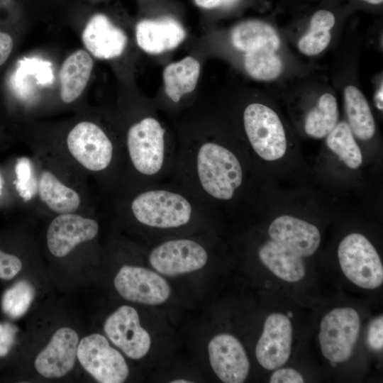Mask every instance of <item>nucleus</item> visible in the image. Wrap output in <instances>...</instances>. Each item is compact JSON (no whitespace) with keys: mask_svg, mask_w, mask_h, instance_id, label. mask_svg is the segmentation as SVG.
Listing matches in <instances>:
<instances>
[{"mask_svg":"<svg viewBox=\"0 0 383 383\" xmlns=\"http://www.w3.org/2000/svg\"><path fill=\"white\" fill-rule=\"evenodd\" d=\"M65 146L81 168L106 178L107 187L113 192L118 189L123 170L121 145L101 126L91 121L77 123L68 133Z\"/></svg>","mask_w":383,"mask_h":383,"instance_id":"nucleus-3","label":"nucleus"},{"mask_svg":"<svg viewBox=\"0 0 383 383\" xmlns=\"http://www.w3.org/2000/svg\"><path fill=\"white\" fill-rule=\"evenodd\" d=\"M104 330L108 338L128 357L138 360L149 351L151 339L141 327L137 311L132 306H120L105 321Z\"/></svg>","mask_w":383,"mask_h":383,"instance_id":"nucleus-10","label":"nucleus"},{"mask_svg":"<svg viewBox=\"0 0 383 383\" xmlns=\"http://www.w3.org/2000/svg\"><path fill=\"white\" fill-rule=\"evenodd\" d=\"M383 88H382V84L379 89L377 90L375 96H374V101L376 106L379 110L382 111L383 106H382V96H383Z\"/></svg>","mask_w":383,"mask_h":383,"instance_id":"nucleus-35","label":"nucleus"},{"mask_svg":"<svg viewBox=\"0 0 383 383\" xmlns=\"http://www.w3.org/2000/svg\"><path fill=\"white\" fill-rule=\"evenodd\" d=\"M367 342L371 348L380 350L383 347V318L382 316L373 320L368 328Z\"/></svg>","mask_w":383,"mask_h":383,"instance_id":"nucleus-31","label":"nucleus"},{"mask_svg":"<svg viewBox=\"0 0 383 383\" xmlns=\"http://www.w3.org/2000/svg\"><path fill=\"white\" fill-rule=\"evenodd\" d=\"M360 328V316L353 308H337L328 313L321 322L318 334L323 356L332 362L348 360L357 343Z\"/></svg>","mask_w":383,"mask_h":383,"instance_id":"nucleus-6","label":"nucleus"},{"mask_svg":"<svg viewBox=\"0 0 383 383\" xmlns=\"http://www.w3.org/2000/svg\"><path fill=\"white\" fill-rule=\"evenodd\" d=\"M17 328L9 323H0V357H5L12 348Z\"/></svg>","mask_w":383,"mask_h":383,"instance_id":"nucleus-30","label":"nucleus"},{"mask_svg":"<svg viewBox=\"0 0 383 383\" xmlns=\"http://www.w3.org/2000/svg\"><path fill=\"white\" fill-rule=\"evenodd\" d=\"M22 267L23 264L19 257L0 249V279L9 280L14 278Z\"/></svg>","mask_w":383,"mask_h":383,"instance_id":"nucleus-29","label":"nucleus"},{"mask_svg":"<svg viewBox=\"0 0 383 383\" xmlns=\"http://www.w3.org/2000/svg\"><path fill=\"white\" fill-rule=\"evenodd\" d=\"M338 116L335 97L331 93H324L306 116L305 132L314 138L326 137L338 123Z\"/></svg>","mask_w":383,"mask_h":383,"instance_id":"nucleus-25","label":"nucleus"},{"mask_svg":"<svg viewBox=\"0 0 383 383\" xmlns=\"http://www.w3.org/2000/svg\"><path fill=\"white\" fill-rule=\"evenodd\" d=\"M244 180L238 155L216 138L196 137L177 143L170 182L180 187L208 209L235 196Z\"/></svg>","mask_w":383,"mask_h":383,"instance_id":"nucleus-1","label":"nucleus"},{"mask_svg":"<svg viewBox=\"0 0 383 383\" xmlns=\"http://www.w3.org/2000/svg\"><path fill=\"white\" fill-rule=\"evenodd\" d=\"M78 344L79 335L74 330L69 327L59 328L36 356V371L49 379L65 376L74 365Z\"/></svg>","mask_w":383,"mask_h":383,"instance_id":"nucleus-14","label":"nucleus"},{"mask_svg":"<svg viewBox=\"0 0 383 383\" xmlns=\"http://www.w3.org/2000/svg\"><path fill=\"white\" fill-rule=\"evenodd\" d=\"M195 4L204 9H214L221 6H228L238 0H194Z\"/></svg>","mask_w":383,"mask_h":383,"instance_id":"nucleus-34","label":"nucleus"},{"mask_svg":"<svg viewBox=\"0 0 383 383\" xmlns=\"http://www.w3.org/2000/svg\"><path fill=\"white\" fill-rule=\"evenodd\" d=\"M292 341V327L289 318L279 313L269 315L255 348L256 358L264 368L272 370L288 360Z\"/></svg>","mask_w":383,"mask_h":383,"instance_id":"nucleus-12","label":"nucleus"},{"mask_svg":"<svg viewBox=\"0 0 383 383\" xmlns=\"http://www.w3.org/2000/svg\"><path fill=\"white\" fill-rule=\"evenodd\" d=\"M335 23L333 13L328 10L316 11L311 18L307 32L298 42V49L304 55L315 56L322 52L331 40V30Z\"/></svg>","mask_w":383,"mask_h":383,"instance_id":"nucleus-24","label":"nucleus"},{"mask_svg":"<svg viewBox=\"0 0 383 383\" xmlns=\"http://www.w3.org/2000/svg\"><path fill=\"white\" fill-rule=\"evenodd\" d=\"M113 283L119 294L133 302L157 305L165 302L170 295L167 281L156 272L142 267L123 266Z\"/></svg>","mask_w":383,"mask_h":383,"instance_id":"nucleus-9","label":"nucleus"},{"mask_svg":"<svg viewBox=\"0 0 383 383\" xmlns=\"http://www.w3.org/2000/svg\"><path fill=\"white\" fill-rule=\"evenodd\" d=\"M99 224L77 212L57 214L48 225L47 246L56 257H63L78 245L95 238Z\"/></svg>","mask_w":383,"mask_h":383,"instance_id":"nucleus-11","label":"nucleus"},{"mask_svg":"<svg viewBox=\"0 0 383 383\" xmlns=\"http://www.w3.org/2000/svg\"><path fill=\"white\" fill-rule=\"evenodd\" d=\"M190 381H187L185 379H176L174 381H172L171 383H190Z\"/></svg>","mask_w":383,"mask_h":383,"instance_id":"nucleus-37","label":"nucleus"},{"mask_svg":"<svg viewBox=\"0 0 383 383\" xmlns=\"http://www.w3.org/2000/svg\"><path fill=\"white\" fill-rule=\"evenodd\" d=\"M77 357L83 368L101 383H121L129 374L123 355L99 333L89 335L80 340Z\"/></svg>","mask_w":383,"mask_h":383,"instance_id":"nucleus-7","label":"nucleus"},{"mask_svg":"<svg viewBox=\"0 0 383 383\" xmlns=\"http://www.w3.org/2000/svg\"><path fill=\"white\" fill-rule=\"evenodd\" d=\"M244 68L252 79L257 81H272L282 74V60L276 52L258 50L244 53Z\"/></svg>","mask_w":383,"mask_h":383,"instance_id":"nucleus-27","label":"nucleus"},{"mask_svg":"<svg viewBox=\"0 0 383 383\" xmlns=\"http://www.w3.org/2000/svg\"><path fill=\"white\" fill-rule=\"evenodd\" d=\"M245 135L255 154L266 161L284 156L287 138L282 123L269 106L260 103L248 104L243 114Z\"/></svg>","mask_w":383,"mask_h":383,"instance_id":"nucleus-4","label":"nucleus"},{"mask_svg":"<svg viewBox=\"0 0 383 383\" xmlns=\"http://www.w3.org/2000/svg\"><path fill=\"white\" fill-rule=\"evenodd\" d=\"M199 73V61L190 56L167 65L162 78L167 97L174 104L179 102L184 95L194 90Z\"/></svg>","mask_w":383,"mask_h":383,"instance_id":"nucleus-22","label":"nucleus"},{"mask_svg":"<svg viewBox=\"0 0 383 383\" xmlns=\"http://www.w3.org/2000/svg\"><path fill=\"white\" fill-rule=\"evenodd\" d=\"M343 97L348 123L353 133L362 140H370L375 133V122L366 98L354 85L345 87Z\"/></svg>","mask_w":383,"mask_h":383,"instance_id":"nucleus-23","label":"nucleus"},{"mask_svg":"<svg viewBox=\"0 0 383 383\" xmlns=\"http://www.w3.org/2000/svg\"><path fill=\"white\" fill-rule=\"evenodd\" d=\"M338 257L345 276L358 287L367 289L383 282V267L379 256L363 235L353 233L340 243Z\"/></svg>","mask_w":383,"mask_h":383,"instance_id":"nucleus-5","label":"nucleus"},{"mask_svg":"<svg viewBox=\"0 0 383 383\" xmlns=\"http://www.w3.org/2000/svg\"><path fill=\"white\" fill-rule=\"evenodd\" d=\"M268 233L272 240L301 257L312 255L321 242V233L314 225L289 215L276 218Z\"/></svg>","mask_w":383,"mask_h":383,"instance_id":"nucleus-15","label":"nucleus"},{"mask_svg":"<svg viewBox=\"0 0 383 383\" xmlns=\"http://www.w3.org/2000/svg\"><path fill=\"white\" fill-rule=\"evenodd\" d=\"M34 296V287L29 282L18 281L4 292L1 298L2 310L11 318L21 317L29 309Z\"/></svg>","mask_w":383,"mask_h":383,"instance_id":"nucleus-28","label":"nucleus"},{"mask_svg":"<svg viewBox=\"0 0 383 383\" xmlns=\"http://www.w3.org/2000/svg\"><path fill=\"white\" fill-rule=\"evenodd\" d=\"M87 49L96 57L112 59L125 50L127 37L104 14L94 15L87 23L82 35Z\"/></svg>","mask_w":383,"mask_h":383,"instance_id":"nucleus-16","label":"nucleus"},{"mask_svg":"<svg viewBox=\"0 0 383 383\" xmlns=\"http://www.w3.org/2000/svg\"><path fill=\"white\" fill-rule=\"evenodd\" d=\"M37 192L40 201L57 214L77 212L82 204L79 192L50 169H41Z\"/></svg>","mask_w":383,"mask_h":383,"instance_id":"nucleus-18","label":"nucleus"},{"mask_svg":"<svg viewBox=\"0 0 383 383\" xmlns=\"http://www.w3.org/2000/svg\"><path fill=\"white\" fill-rule=\"evenodd\" d=\"M93 65L92 58L84 50H78L65 59L59 73L60 97L64 103H71L82 94Z\"/></svg>","mask_w":383,"mask_h":383,"instance_id":"nucleus-19","label":"nucleus"},{"mask_svg":"<svg viewBox=\"0 0 383 383\" xmlns=\"http://www.w3.org/2000/svg\"><path fill=\"white\" fill-rule=\"evenodd\" d=\"M233 47L245 53L258 50L277 52L281 45L276 30L269 23L249 20L237 24L231 33Z\"/></svg>","mask_w":383,"mask_h":383,"instance_id":"nucleus-21","label":"nucleus"},{"mask_svg":"<svg viewBox=\"0 0 383 383\" xmlns=\"http://www.w3.org/2000/svg\"><path fill=\"white\" fill-rule=\"evenodd\" d=\"M185 37L186 32L182 26L170 17L144 19L139 21L135 27L138 46L150 54H160L174 49Z\"/></svg>","mask_w":383,"mask_h":383,"instance_id":"nucleus-17","label":"nucleus"},{"mask_svg":"<svg viewBox=\"0 0 383 383\" xmlns=\"http://www.w3.org/2000/svg\"><path fill=\"white\" fill-rule=\"evenodd\" d=\"M328 148L350 169L362 163V155L348 123L340 121L326 136Z\"/></svg>","mask_w":383,"mask_h":383,"instance_id":"nucleus-26","label":"nucleus"},{"mask_svg":"<svg viewBox=\"0 0 383 383\" xmlns=\"http://www.w3.org/2000/svg\"><path fill=\"white\" fill-rule=\"evenodd\" d=\"M209 361L216 376L225 383H242L249 373L250 362L240 342L233 335L214 336L208 345Z\"/></svg>","mask_w":383,"mask_h":383,"instance_id":"nucleus-13","label":"nucleus"},{"mask_svg":"<svg viewBox=\"0 0 383 383\" xmlns=\"http://www.w3.org/2000/svg\"><path fill=\"white\" fill-rule=\"evenodd\" d=\"M271 383H302L304 382L301 374L292 368H282L275 370L271 375Z\"/></svg>","mask_w":383,"mask_h":383,"instance_id":"nucleus-32","label":"nucleus"},{"mask_svg":"<svg viewBox=\"0 0 383 383\" xmlns=\"http://www.w3.org/2000/svg\"><path fill=\"white\" fill-rule=\"evenodd\" d=\"M118 197L117 210L125 211L138 224L152 229L186 227L199 218L210 217L213 212L170 181L120 193Z\"/></svg>","mask_w":383,"mask_h":383,"instance_id":"nucleus-2","label":"nucleus"},{"mask_svg":"<svg viewBox=\"0 0 383 383\" xmlns=\"http://www.w3.org/2000/svg\"><path fill=\"white\" fill-rule=\"evenodd\" d=\"M362 1H364L367 3H369L373 5H379V4H382L383 2V0H362Z\"/></svg>","mask_w":383,"mask_h":383,"instance_id":"nucleus-36","label":"nucleus"},{"mask_svg":"<svg viewBox=\"0 0 383 383\" xmlns=\"http://www.w3.org/2000/svg\"><path fill=\"white\" fill-rule=\"evenodd\" d=\"M13 46L12 38L7 33L0 32V66L8 60Z\"/></svg>","mask_w":383,"mask_h":383,"instance_id":"nucleus-33","label":"nucleus"},{"mask_svg":"<svg viewBox=\"0 0 383 383\" xmlns=\"http://www.w3.org/2000/svg\"><path fill=\"white\" fill-rule=\"evenodd\" d=\"M258 257L269 270L286 282H296L305 275L302 257L272 240L259 248Z\"/></svg>","mask_w":383,"mask_h":383,"instance_id":"nucleus-20","label":"nucleus"},{"mask_svg":"<svg viewBox=\"0 0 383 383\" xmlns=\"http://www.w3.org/2000/svg\"><path fill=\"white\" fill-rule=\"evenodd\" d=\"M150 265L166 276H177L196 271L209 260L206 249L187 238L169 239L152 248L148 256Z\"/></svg>","mask_w":383,"mask_h":383,"instance_id":"nucleus-8","label":"nucleus"}]
</instances>
